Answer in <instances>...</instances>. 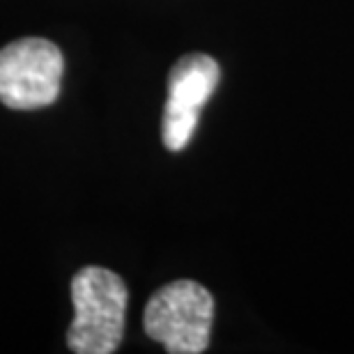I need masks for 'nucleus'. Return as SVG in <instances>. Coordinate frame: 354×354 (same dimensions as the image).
I'll return each mask as SVG.
<instances>
[{"label":"nucleus","instance_id":"obj_1","mask_svg":"<svg viewBox=\"0 0 354 354\" xmlns=\"http://www.w3.org/2000/svg\"><path fill=\"white\" fill-rule=\"evenodd\" d=\"M129 290L115 272L83 267L72 279L74 320L67 348L76 354H113L124 336Z\"/></svg>","mask_w":354,"mask_h":354},{"label":"nucleus","instance_id":"obj_2","mask_svg":"<svg viewBox=\"0 0 354 354\" xmlns=\"http://www.w3.org/2000/svg\"><path fill=\"white\" fill-rule=\"evenodd\" d=\"M214 299L196 281L182 279L159 288L143 313L145 334L171 354H201L207 350Z\"/></svg>","mask_w":354,"mask_h":354},{"label":"nucleus","instance_id":"obj_3","mask_svg":"<svg viewBox=\"0 0 354 354\" xmlns=\"http://www.w3.org/2000/svg\"><path fill=\"white\" fill-rule=\"evenodd\" d=\"M65 58L53 41L24 37L0 48V102L14 111H35L60 95Z\"/></svg>","mask_w":354,"mask_h":354},{"label":"nucleus","instance_id":"obj_4","mask_svg":"<svg viewBox=\"0 0 354 354\" xmlns=\"http://www.w3.org/2000/svg\"><path fill=\"white\" fill-rule=\"evenodd\" d=\"M221 81V67L212 55L189 53L168 74V99L164 109V145L182 152L196 131L201 109Z\"/></svg>","mask_w":354,"mask_h":354}]
</instances>
